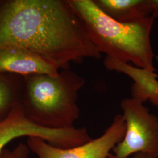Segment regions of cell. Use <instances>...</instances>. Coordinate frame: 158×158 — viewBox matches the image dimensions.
I'll return each instance as SVG.
<instances>
[{"instance_id":"cell-1","label":"cell","mask_w":158,"mask_h":158,"mask_svg":"<svg viewBox=\"0 0 158 158\" xmlns=\"http://www.w3.org/2000/svg\"><path fill=\"white\" fill-rule=\"evenodd\" d=\"M0 45L23 47L63 70L102 56L69 0L1 1Z\"/></svg>"},{"instance_id":"cell-2","label":"cell","mask_w":158,"mask_h":158,"mask_svg":"<svg viewBox=\"0 0 158 158\" xmlns=\"http://www.w3.org/2000/svg\"><path fill=\"white\" fill-rule=\"evenodd\" d=\"M100 52L121 62L155 72L151 34L155 18L120 23L106 15L93 0H69Z\"/></svg>"},{"instance_id":"cell-3","label":"cell","mask_w":158,"mask_h":158,"mask_svg":"<svg viewBox=\"0 0 158 158\" xmlns=\"http://www.w3.org/2000/svg\"><path fill=\"white\" fill-rule=\"evenodd\" d=\"M85 79L69 69L56 76L23 77L21 105L25 117L34 124L51 129L74 127L79 118L77 101Z\"/></svg>"},{"instance_id":"cell-4","label":"cell","mask_w":158,"mask_h":158,"mask_svg":"<svg viewBox=\"0 0 158 158\" xmlns=\"http://www.w3.org/2000/svg\"><path fill=\"white\" fill-rule=\"evenodd\" d=\"M125 123L123 139L113 149V158H128L137 153L158 158V117L141 102L133 98L120 104Z\"/></svg>"},{"instance_id":"cell-5","label":"cell","mask_w":158,"mask_h":158,"mask_svg":"<svg viewBox=\"0 0 158 158\" xmlns=\"http://www.w3.org/2000/svg\"><path fill=\"white\" fill-rule=\"evenodd\" d=\"M125 130L123 115L117 114L102 135L78 147L57 148L35 136L28 137L27 145L38 158H108L111 151L123 139Z\"/></svg>"},{"instance_id":"cell-6","label":"cell","mask_w":158,"mask_h":158,"mask_svg":"<svg viewBox=\"0 0 158 158\" xmlns=\"http://www.w3.org/2000/svg\"><path fill=\"white\" fill-rule=\"evenodd\" d=\"M59 69L55 63L23 47L0 45V73L23 77L37 74L56 76Z\"/></svg>"},{"instance_id":"cell-7","label":"cell","mask_w":158,"mask_h":158,"mask_svg":"<svg viewBox=\"0 0 158 158\" xmlns=\"http://www.w3.org/2000/svg\"><path fill=\"white\" fill-rule=\"evenodd\" d=\"M59 130L42 127L29 120L21 103L6 119L0 122V155L6 145L19 137H39L53 144L59 139Z\"/></svg>"},{"instance_id":"cell-8","label":"cell","mask_w":158,"mask_h":158,"mask_svg":"<svg viewBox=\"0 0 158 158\" xmlns=\"http://www.w3.org/2000/svg\"><path fill=\"white\" fill-rule=\"evenodd\" d=\"M104 66L108 70L125 74L134 81L132 98L142 102L149 101L158 108V75L155 72L138 68L106 56Z\"/></svg>"},{"instance_id":"cell-9","label":"cell","mask_w":158,"mask_h":158,"mask_svg":"<svg viewBox=\"0 0 158 158\" xmlns=\"http://www.w3.org/2000/svg\"><path fill=\"white\" fill-rule=\"evenodd\" d=\"M106 15L120 23H131L151 16L149 0H93Z\"/></svg>"},{"instance_id":"cell-10","label":"cell","mask_w":158,"mask_h":158,"mask_svg":"<svg viewBox=\"0 0 158 158\" xmlns=\"http://www.w3.org/2000/svg\"><path fill=\"white\" fill-rule=\"evenodd\" d=\"M23 88V76L0 73V122L6 119L21 103Z\"/></svg>"},{"instance_id":"cell-11","label":"cell","mask_w":158,"mask_h":158,"mask_svg":"<svg viewBox=\"0 0 158 158\" xmlns=\"http://www.w3.org/2000/svg\"><path fill=\"white\" fill-rule=\"evenodd\" d=\"M29 148L27 144L20 143L14 150L4 149L0 155V158H28Z\"/></svg>"},{"instance_id":"cell-12","label":"cell","mask_w":158,"mask_h":158,"mask_svg":"<svg viewBox=\"0 0 158 158\" xmlns=\"http://www.w3.org/2000/svg\"><path fill=\"white\" fill-rule=\"evenodd\" d=\"M151 10V16L154 18L158 17V0H149Z\"/></svg>"},{"instance_id":"cell-13","label":"cell","mask_w":158,"mask_h":158,"mask_svg":"<svg viewBox=\"0 0 158 158\" xmlns=\"http://www.w3.org/2000/svg\"><path fill=\"white\" fill-rule=\"evenodd\" d=\"M108 158H113L111 156V153H110L108 155ZM132 158H152L151 156H149V155H148L145 153H137L134 155Z\"/></svg>"},{"instance_id":"cell-14","label":"cell","mask_w":158,"mask_h":158,"mask_svg":"<svg viewBox=\"0 0 158 158\" xmlns=\"http://www.w3.org/2000/svg\"><path fill=\"white\" fill-rule=\"evenodd\" d=\"M1 1H0V3H1Z\"/></svg>"}]
</instances>
